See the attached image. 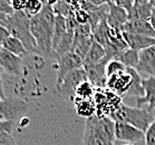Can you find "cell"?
<instances>
[{"instance_id": "cell-23", "label": "cell", "mask_w": 155, "mask_h": 145, "mask_svg": "<svg viewBox=\"0 0 155 145\" xmlns=\"http://www.w3.org/2000/svg\"><path fill=\"white\" fill-rule=\"evenodd\" d=\"M1 48H4V49H6L7 51H9V53L16 55V56L21 57V58L29 54L28 51L26 50L25 46L22 45V43H21L20 40L12 37V36H10V37L1 45Z\"/></svg>"}, {"instance_id": "cell-33", "label": "cell", "mask_w": 155, "mask_h": 145, "mask_svg": "<svg viewBox=\"0 0 155 145\" xmlns=\"http://www.w3.org/2000/svg\"><path fill=\"white\" fill-rule=\"evenodd\" d=\"M150 22L152 24V26L154 27L155 29V8H153V12H152L151 19H150Z\"/></svg>"}, {"instance_id": "cell-4", "label": "cell", "mask_w": 155, "mask_h": 145, "mask_svg": "<svg viewBox=\"0 0 155 145\" xmlns=\"http://www.w3.org/2000/svg\"><path fill=\"white\" fill-rule=\"evenodd\" d=\"M109 117L114 122H123V123L130 124L144 133L147 131L148 126L155 120L153 114L150 113L146 108L130 107L125 104H122L118 107V110H115Z\"/></svg>"}, {"instance_id": "cell-18", "label": "cell", "mask_w": 155, "mask_h": 145, "mask_svg": "<svg viewBox=\"0 0 155 145\" xmlns=\"http://www.w3.org/2000/svg\"><path fill=\"white\" fill-rule=\"evenodd\" d=\"M123 31L155 38L154 27L150 21H145V20H128L124 27Z\"/></svg>"}, {"instance_id": "cell-21", "label": "cell", "mask_w": 155, "mask_h": 145, "mask_svg": "<svg viewBox=\"0 0 155 145\" xmlns=\"http://www.w3.org/2000/svg\"><path fill=\"white\" fill-rule=\"evenodd\" d=\"M138 53L137 50H133L130 48L123 50L122 53H120L114 59L120 61L122 64L126 68H134L136 69L138 65Z\"/></svg>"}, {"instance_id": "cell-3", "label": "cell", "mask_w": 155, "mask_h": 145, "mask_svg": "<svg viewBox=\"0 0 155 145\" xmlns=\"http://www.w3.org/2000/svg\"><path fill=\"white\" fill-rule=\"evenodd\" d=\"M4 27L8 29L12 37L20 40L29 54H38L37 44L30 31V17L24 11H15L7 16Z\"/></svg>"}, {"instance_id": "cell-19", "label": "cell", "mask_w": 155, "mask_h": 145, "mask_svg": "<svg viewBox=\"0 0 155 145\" xmlns=\"http://www.w3.org/2000/svg\"><path fill=\"white\" fill-rule=\"evenodd\" d=\"M104 59H106L105 48H104L101 44L97 43L96 40L93 39L92 45L89 47V50H88L86 57L84 58V66L98 64V63L103 61ZM84 66H83V67H84Z\"/></svg>"}, {"instance_id": "cell-37", "label": "cell", "mask_w": 155, "mask_h": 145, "mask_svg": "<svg viewBox=\"0 0 155 145\" xmlns=\"http://www.w3.org/2000/svg\"><path fill=\"white\" fill-rule=\"evenodd\" d=\"M124 145H134V144H124Z\"/></svg>"}, {"instance_id": "cell-15", "label": "cell", "mask_w": 155, "mask_h": 145, "mask_svg": "<svg viewBox=\"0 0 155 145\" xmlns=\"http://www.w3.org/2000/svg\"><path fill=\"white\" fill-rule=\"evenodd\" d=\"M144 95L143 97L136 98V107H142L144 104H147L146 110L152 113L155 108V77H146L142 81Z\"/></svg>"}, {"instance_id": "cell-2", "label": "cell", "mask_w": 155, "mask_h": 145, "mask_svg": "<svg viewBox=\"0 0 155 145\" xmlns=\"http://www.w3.org/2000/svg\"><path fill=\"white\" fill-rule=\"evenodd\" d=\"M115 122L108 116H93L85 122L83 145H115Z\"/></svg>"}, {"instance_id": "cell-31", "label": "cell", "mask_w": 155, "mask_h": 145, "mask_svg": "<svg viewBox=\"0 0 155 145\" xmlns=\"http://www.w3.org/2000/svg\"><path fill=\"white\" fill-rule=\"evenodd\" d=\"M10 36L11 35H10V32L8 31V29L5 28L4 26L0 25V46H1Z\"/></svg>"}, {"instance_id": "cell-30", "label": "cell", "mask_w": 155, "mask_h": 145, "mask_svg": "<svg viewBox=\"0 0 155 145\" xmlns=\"http://www.w3.org/2000/svg\"><path fill=\"white\" fill-rule=\"evenodd\" d=\"M15 122H7V120H0V132H6L11 134L14 130Z\"/></svg>"}, {"instance_id": "cell-6", "label": "cell", "mask_w": 155, "mask_h": 145, "mask_svg": "<svg viewBox=\"0 0 155 145\" xmlns=\"http://www.w3.org/2000/svg\"><path fill=\"white\" fill-rule=\"evenodd\" d=\"M28 112V104L21 98L6 97L0 103V120L16 122Z\"/></svg>"}, {"instance_id": "cell-26", "label": "cell", "mask_w": 155, "mask_h": 145, "mask_svg": "<svg viewBox=\"0 0 155 145\" xmlns=\"http://www.w3.org/2000/svg\"><path fill=\"white\" fill-rule=\"evenodd\" d=\"M127 68L124 66L120 61L116 59H112L109 60L107 65H106V76L109 77V76H112V75H115V74H118V73H122V71H125Z\"/></svg>"}, {"instance_id": "cell-1", "label": "cell", "mask_w": 155, "mask_h": 145, "mask_svg": "<svg viewBox=\"0 0 155 145\" xmlns=\"http://www.w3.org/2000/svg\"><path fill=\"white\" fill-rule=\"evenodd\" d=\"M55 18L51 4L45 2L41 11L35 17L30 18V31L37 44L38 55L44 57H55L53 49V35L55 27Z\"/></svg>"}, {"instance_id": "cell-25", "label": "cell", "mask_w": 155, "mask_h": 145, "mask_svg": "<svg viewBox=\"0 0 155 145\" xmlns=\"http://www.w3.org/2000/svg\"><path fill=\"white\" fill-rule=\"evenodd\" d=\"M42 7H44V4L40 2V1H27V2H25V5H24L22 11H24L26 15H28L30 18H32L41 11Z\"/></svg>"}, {"instance_id": "cell-24", "label": "cell", "mask_w": 155, "mask_h": 145, "mask_svg": "<svg viewBox=\"0 0 155 145\" xmlns=\"http://www.w3.org/2000/svg\"><path fill=\"white\" fill-rule=\"evenodd\" d=\"M95 86L93 85L89 81H86L81 83L76 89V95L75 99H91L94 97L95 94Z\"/></svg>"}, {"instance_id": "cell-14", "label": "cell", "mask_w": 155, "mask_h": 145, "mask_svg": "<svg viewBox=\"0 0 155 145\" xmlns=\"http://www.w3.org/2000/svg\"><path fill=\"white\" fill-rule=\"evenodd\" d=\"M108 60L104 59L103 61L95 65H89V66H84V69L87 74L88 81L95 86V88H106V65Z\"/></svg>"}, {"instance_id": "cell-16", "label": "cell", "mask_w": 155, "mask_h": 145, "mask_svg": "<svg viewBox=\"0 0 155 145\" xmlns=\"http://www.w3.org/2000/svg\"><path fill=\"white\" fill-rule=\"evenodd\" d=\"M123 37L127 47L133 50L141 51V50L146 49L148 47L155 46L154 37L136 35V34H130V32H126V31H123Z\"/></svg>"}, {"instance_id": "cell-35", "label": "cell", "mask_w": 155, "mask_h": 145, "mask_svg": "<svg viewBox=\"0 0 155 145\" xmlns=\"http://www.w3.org/2000/svg\"><path fill=\"white\" fill-rule=\"evenodd\" d=\"M2 99H4V98H2V97H1V96H0V103H1V101H2Z\"/></svg>"}, {"instance_id": "cell-17", "label": "cell", "mask_w": 155, "mask_h": 145, "mask_svg": "<svg viewBox=\"0 0 155 145\" xmlns=\"http://www.w3.org/2000/svg\"><path fill=\"white\" fill-rule=\"evenodd\" d=\"M153 12L151 1H134V5L128 12V20H145L150 21Z\"/></svg>"}, {"instance_id": "cell-13", "label": "cell", "mask_w": 155, "mask_h": 145, "mask_svg": "<svg viewBox=\"0 0 155 145\" xmlns=\"http://www.w3.org/2000/svg\"><path fill=\"white\" fill-rule=\"evenodd\" d=\"M108 15H107V24L109 28L116 29L123 31L124 27L128 21V14L123 8L117 6L113 1H108Z\"/></svg>"}, {"instance_id": "cell-10", "label": "cell", "mask_w": 155, "mask_h": 145, "mask_svg": "<svg viewBox=\"0 0 155 145\" xmlns=\"http://www.w3.org/2000/svg\"><path fill=\"white\" fill-rule=\"evenodd\" d=\"M115 137L118 141L134 144L145 138V133L127 123L115 122Z\"/></svg>"}, {"instance_id": "cell-36", "label": "cell", "mask_w": 155, "mask_h": 145, "mask_svg": "<svg viewBox=\"0 0 155 145\" xmlns=\"http://www.w3.org/2000/svg\"><path fill=\"white\" fill-rule=\"evenodd\" d=\"M1 73H2V69H1V67H0V74H1Z\"/></svg>"}, {"instance_id": "cell-9", "label": "cell", "mask_w": 155, "mask_h": 145, "mask_svg": "<svg viewBox=\"0 0 155 145\" xmlns=\"http://www.w3.org/2000/svg\"><path fill=\"white\" fill-rule=\"evenodd\" d=\"M57 59H58V71H57L56 85L59 84L71 71L81 68L84 66L83 59L73 51H68V53L64 54V55L58 57Z\"/></svg>"}, {"instance_id": "cell-20", "label": "cell", "mask_w": 155, "mask_h": 145, "mask_svg": "<svg viewBox=\"0 0 155 145\" xmlns=\"http://www.w3.org/2000/svg\"><path fill=\"white\" fill-rule=\"evenodd\" d=\"M76 113L86 120L96 116V105L94 99H75L74 101Z\"/></svg>"}, {"instance_id": "cell-22", "label": "cell", "mask_w": 155, "mask_h": 145, "mask_svg": "<svg viewBox=\"0 0 155 145\" xmlns=\"http://www.w3.org/2000/svg\"><path fill=\"white\" fill-rule=\"evenodd\" d=\"M66 30H67V21H66V18L63 17V16L56 15V18H55V27H54V35H53L54 51H55L56 48L58 47L60 40H61V38L64 37Z\"/></svg>"}, {"instance_id": "cell-38", "label": "cell", "mask_w": 155, "mask_h": 145, "mask_svg": "<svg viewBox=\"0 0 155 145\" xmlns=\"http://www.w3.org/2000/svg\"><path fill=\"white\" fill-rule=\"evenodd\" d=\"M0 49H1V46H0Z\"/></svg>"}, {"instance_id": "cell-28", "label": "cell", "mask_w": 155, "mask_h": 145, "mask_svg": "<svg viewBox=\"0 0 155 145\" xmlns=\"http://www.w3.org/2000/svg\"><path fill=\"white\" fill-rule=\"evenodd\" d=\"M0 145H18L12 135L6 132H0Z\"/></svg>"}, {"instance_id": "cell-27", "label": "cell", "mask_w": 155, "mask_h": 145, "mask_svg": "<svg viewBox=\"0 0 155 145\" xmlns=\"http://www.w3.org/2000/svg\"><path fill=\"white\" fill-rule=\"evenodd\" d=\"M145 145H155V120L145 132Z\"/></svg>"}, {"instance_id": "cell-7", "label": "cell", "mask_w": 155, "mask_h": 145, "mask_svg": "<svg viewBox=\"0 0 155 145\" xmlns=\"http://www.w3.org/2000/svg\"><path fill=\"white\" fill-rule=\"evenodd\" d=\"M136 71H137L134 68H127L125 71L107 77L106 89L115 93L116 95L120 96V97L126 96L130 92L132 85H133Z\"/></svg>"}, {"instance_id": "cell-29", "label": "cell", "mask_w": 155, "mask_h": 145, "mask_svg": "<svg viewBox=\"0 0 155 145\" xmlns=\"http://www.w3.org/2000/svg\"><path fill=\"white\" fill-rule=\"evenodd\" d=\"M15 10L12 8L10 1H6V0H0V14L9 16V15L14 14Z\"/></svg>"}, {"instance_id": "cell-8", "label": "cell", "mask_w": 155, "mask_h": 145, "mask_svg": "<svg viewBox=\"0 0 155 145\" xmlns=\"http://www.w3.org/2000/svg\"><path fill=\"white\" fill-rule=\"evenodd\" d=\"M93 41V29L89 24L84 25H77L75 28L74 44L71 51L79 56L84 61V58L87 55L89 47Z\"/></svg>"}, {"instance_id": "cell-5", "label": "cell", "mask_w": 155, "mask_h": 145, "mask_svg": "<svg viewBox=\"0 0 155 145\" xmlns=\"http://www.w3.org/2000/svg\"><path fill=\"white\" fill-rule=\"evenodd\" d=\"M88 81L87 74L85 71L84 67L75 69L71 71L69 74L60 81L59 84H57L55 87L56 94L59 98L66 101V102L74 103L75 95H76V89L81 83Z\"/></svg>"}, {"instance_id": "cell-32", "label": "cell", "mask_w": 155, "mask_h": 145, "mask_svg": "<svg viewBox=\"0 0 155 145\" xmlns=\"http://www.w3.org/2000/svg\"><path fill=\"white\" fill-rule=\"evenodd\" d=\"M0 96H1L2 98H6V95H5L4 81H2V77H1V74H0Z\"/></svg>"}, {"instance_id": "cell-12", "label": "cell", "mask_w": 155, "mask_h": 145, "mask_svg": "<svg viewBox=\"0 0 155 145\" xmlns=\"http://www.w3.org/2000/svg\"><path fill=\"white\" fill-rule=\"evenodd\" d=\"M136 71L140 75L155 77V46L148 47L138 53V65Z\"/></svg>"}, {"instance_id": "cell-34", "label": "cell", "mask_w": 155, "mask_h": 145, "mask_svg": "<svg viewBox=\"0 0 155 145\" xmlns=\"http://www.w3.org/2000/svg\"><path fill=\"white\" fill-rule=\"evenodd\" d=\"M6 19H7V16H6V15L0 14V25L4 26L5 22H6Z\"/></svg>"}, {"instance_id": "cell-11", "label": "cell", "mask_w": 155, "mask_h": 145, "mask_svg": "<svg viewBox=\"0 0 155 145\" xmlns=\"http://www.w3.org/2000/svg\"><path fill=\"white\" fill-rule=\"evenodd\" d=\"M0 67L2 71L12 76L22 75V59L6 49H0Z\"/></svg>"}]
</instances>
